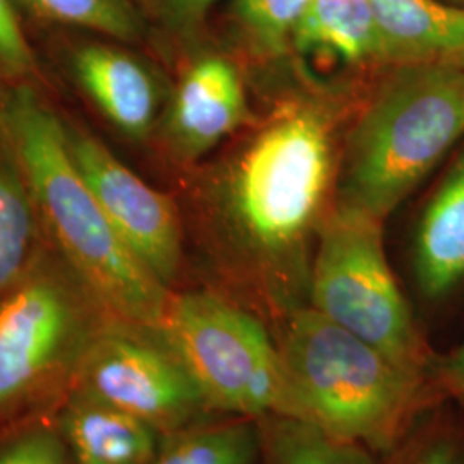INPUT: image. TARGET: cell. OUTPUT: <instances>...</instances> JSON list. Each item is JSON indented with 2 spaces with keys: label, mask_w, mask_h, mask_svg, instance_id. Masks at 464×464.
<instances>
[{
  "label": "cell",
  "mask_w": 464,
  "mask_h": 464,
  "mask_svg": "<svg viewBox=\"0 0 464 464\" xmlns=\"http://www.w3.org/2000/svg\"><path fill=\"white\" fill-rule=\"evenodd\" d=\"M334 169L331 121L315 105L284 107L220 170L217 218L266 289L287 293L303 276L324 220Z\"/></svg>",
  "instance_id": "cell-1"
},
{
  "label": "cell",
  "mask_w": 464,
  "mask_h": 464,
  "mask_svg": "<svg viewBox=\"0 0 464 464\" xmlns=\"http://www.w3.org/2000/svg\"><path fill=\"white\" fill-rule=\"evenodd\" d=\"M0 130L24 170L53 249L114 318L160 329L172 291L103 214L71 157L64 119L24 82L5 90Z\"/></svg>",
  "instance_id": "cell-2"
},
{
  "label": "cell",
  "mask_w": 464,
  "mask_h": 464,
  "mask_svg": "<svg viewBox=\"0 0 464 464\" xmlns=\"http://www.w3.org/2000/svg\"><path fill=\"white\" fill-rule=\"evenodd\" d=\"M277 348L293 418L375 456L396 452L429 398V375L399 365L310 304L287 314Z\"/></svg>",
  "instance_id": "cell-3"
},
{
  "label": "cell",
  "mask_w": 464,
  "mask_h": 464,
  "mask_svg": "<svg viewBox=\"0 0 464 464\" xmlns=\"http://www.w3.org/2000/svg\"><path fill=\"white\" fill-rule=\"evenodd\" d=\"M464 136V67L402 64L349 136L341 205L385 220Z\"/></svg>",
  "instance_id": "cell-4"
},
{
  "label": "cell",
  "mask_w": 464,
  "mask_h": 464,
  "mask_svg": "<svg viewBox=\"0 0 464 464\" xmlns=\"http://www.w3.org/2000/svg\"><path fill=\"white\" fill-rule=\"evenodd\" d=\"M160 331L210 411L293 418L277 341L258 318L208 291L172 293Z\"/></svg>",
  "instance_id": "cell-5"
},
{
  "label": "cell",
  "mask_w": 464,
  "mask_h": 464,
  "mask_svg": "<svg viewBox=\"0 0 464 464\" xmlns=\"http://www.w3.org/2000/svg\"><path fill=\"white\" fill-rule=\"evenodd\" d=\"M382 224L341 203L324 217L310 266V306L399 365L429 375L430 353L387 262Z\"/></svg>",
  "instance_id": "cell-6"
},
{
  "label": "cell",
  "mask_w": 464,
  "mask_h": 464,
  "mask_svg": "<svg viewBox=\"0 0 464 464\" xmlns=\"http://www.w3.org/2000/svg\"><path fill=\"white\" fill-rule=\"evenodd\" d=\"M111 315L53 249L0 299V415L74 373Z\"/></svg>",
  "instance_id": "cell-7"
},
{
  "label": "cell",
  "mask_w": 464,
  "mask_h": 464,
  "mask_svg": "<svg viewBox=\"0 0 464 464\" xmlns=\"http://www.w3.org/2000/svg\"><path fill=\"white\" fill-rule=\"evenodd\" d=\"M74 391L147 423L162 437L208 410L160 329L111 318L74 373Z\"/></svg>",
  "instance_id": "cell-8"
},
{
  "label": "cell",
  "mask_w": 464,
  "mask_h": 464,
  "mask_svg": "<svg viewBox=\"0 0 464 464\" xmlns=\"http://www.w3.org/2000/svg\"><path fill=\"white\" fill-rule=\"evenodd\" d=\"M67 147L117 234L170 287L183 260V229L176 205L124 166L105 143L64 121Z\"/></svg>",
  "instance_id": "cell-9"
},
{
  "label": "cell",
  "mask_w": 464,
  "mask_h": 464,
  "mask_svg": "<svg viewBox=\"0 0 464 464\" xmlns=\"http://www.w3.org/2000/svg\"><path fill=\"white\" fill-rule=\"evenodd\" d=\"M245 84L229 59L207 53L184 71L169 100L164 136L183 160H198L248 122Z\"/></svg>",
  "instance_id": "cell-10"
},
{
  "label": "cell",
  "mask_w": 464,
  "mask_h": 464,
  "mask_svg": "<svg viewBox=\"0 0 464 464\" xmlns=\"http://www.w3.org/2000/svg\"><path fill=\"white\" fill-rule=\"evenodd\" d=\"M69 69L84 95L121 133L133 140L151 133L162 86L136 55L100 40L82 42L69 52Z\"/></svg>",
  "instance_id": "cell-11"
},
{
  "label": "cell",
  "mask_w": 464,
  "mask_h": 464,
  "mask_svg": "<svg viewBox=\"0 0 464 464\" xmlns=\"http://www.w3.org/2000/svg\"><path fill=\"white\" fill-rule=\"evenodd\" d=\"M387 64L464 67V7L437 0H370Z\"/></svg>",
  "instance_id": "cell-12"
},
{
  "label": "cell",
  "mask_w": 464,
  "mask_h": 464,
  "mask_svg": "<svg viewBox=\"0 0 464 464\" xmlns=\"http://www.w3.org/2000/svg\"><path fill=\"white\" fill-rule=\"evenodd\" d=\"M74 464H147L162 435L133 416L72 391L59 420Z\"/></svg>",
  "instance_id": "cell-13"
},
{
  "label": "cell",
  "mask_w": 464,
  "mask_h": 464,
  "mask_svg": "<svg viewBox=\"0 0 464 464\" xmlns=\"http://www.w3.org/2000/svg\"><path fill=\"white\" fill-rule=\"evenodd\" d=\"M415 276L427 298L464 281V151L449 169L416 232Z\"/></svg>",
  "instance_id": "cell-14"
},
{
  "label": "cell",
  "mask_w": 464,
  "mask_h": 464,
  "mask_svg": "<svg viewBox=\"0 0 464 464\" xmlns=\"http://www.w3.org/2000/svg\"><path fill=\"white\" fill-rule=\"evenodd\" d=\"M291 47L303 57L346 66L385 63L381 28L370 0H312Z\"/></svg>",
  "instance_id": "cell-15"
},
{
  "label": "cell",
  "mask_w": 464,
  "mask_h": 464,
  "mask_svg": "<svg viewBox=\"0 0 464 464\" xmlns=\"http://www.w3.org/2000/svg\"><path fill=\"white\" fill-rule=\"evenodd\" d=\"M44 226L24 170L0 130V299L45 248Z\"/></svg>",
  "instance_id": "cell-16"
},
{
  "label": "cell",
  "mask_w": 464,
  "mask_h": 464,
  "mask_svg": "<svg viewBox=\"0 0 464 464\" xmlns=\"http://www.w3.org/2000/svg\"><path fill=\"white\" fill-rule=\"evenodd\" d=\"M147 464H264L260 421L229 416L164 435Z\"/></svg>",
  "instance_id": "cell-17"
},
{
  "label": "cell",
  "mask_w": 464,
  "mask_h": 464,
  "mask_svg": "<svg viewBox=\"0 0 464 464\" xmlns=\"http://www.w3.org/2000/svg\"><path fill=\"white\" fill-rule=\"evenodd\" d=\"M16 11L38 21L82 28L117 44H136L145 36V19L133 0H13Z\"/></svg>",
  "instance_id": "cell-18"
},
{
  "label": "cell",
  "mask_w": 464,
  "mask_h": 464,
  "mask_svg": "<svg viewBox=\"0 0 464 464\" xmlns=\"http://www.w3.org/2000/svg\"><path fill=\"white\" fill-rule=\"evenodd\" d=\"M260 425L264 464H377L372 450L332 439L295 418H268Z\"/></svg>",
  "instance_id": "cell-19"
},
{
  "label": "cell",
  "mask_w": 464,
  "mask_h": 464,
  "mask_svg": "<svg viewBox=\"0 0 464 464\" xmlns=\"http://www.w3.org/2000/svg\"><path fill=\"white\" fill-rule=\"evenodd\" d=\"M312 0H234V16L251 47L279 57L291 47L299 19Z\"/></svg>",
  "instance_id": "cell-20"
},
{
  "label": "cell",
  "mask_w": 464,
  "mask_h": 464,
  "mask_svg": "<svg viewBox=\"0 0 464 464\" xmlns=\"http://www.w3.org/2000/svg\"><path fill=\"white\" fill-rule=\"evenodd\" d=\"M36 74V59L13 0H0V78L24 83Z\"/></svg>",
  "instance_id": "cell-21"
},
{
  "label": "cell",
  "mask_w": 464,
  "mask_h": 464,
  "mask_svg": "<svg viewBox=\"0 0 464 464\" xmlns=\"http://www.w3.org/2000/svg\"><path fill=\"white\" fill-rule=\"evenodd\" d=\"M0 464H74L61 430L36 427L0 449Z\"/></svg>",
  "instance_id": "cell-22"
},
{
  "label": "cell",
  "mask_w": 464,
  "mask_h": 464,
  "mask_svg": "<svg viewBox=\"0 0 464 464\" xmlns=\"http://www.w3.org/2000/svg\"><path fill=\"white\" fill-rule=\"evenodd\" d=\"M394 464H464L458 444L442 435L421 437L396 449Z\"/></svg>",
  "instance_id": "cell-23"
},
{
  "label": "cell",
  "mask_w": 464,
  "mask_h": 464,
  "mask_svg": "<svg viewBox=\"0 0 464 464\" xmlns=\"http://www.w3.org/2000/svg\"><path fill=\"white\" fill-rule=\"evenodd\" d=\"M217 0H162L157 14L176 36H189L203 24Z\"/></svg>",
  "instance_id": "cell-24"
},
{
  "label": "cell",
  "mask_w": 464,
  "mask_h": 464,
  "mask_svg": "<svg viewBox=\"0 0 464 464\" xmlns=\"http://www.w3.org/2000/svg\"><path fill=\"white\" fill-rule=\"evenodd\" d=\"M435 370L449 391L456 398L461 399L464 404V346L458 349L454 354H450L448 360Z\"/></svg>",
  "instance_id": "cell-25"
},
{
  "label": "cell",
  "mask_w": 464,
  "mask_h": 464,
  "mask_svg": "<svg viewBox=\"0 0 464 464\" xmlns=\"http://www.w3.org/2000/svg\"><path fill=\"white\" fill-rule=\"evenodd\" d=\"M133 2L136 5L143 7V9H150V11L157 13V11H159V5H160V2H162V0H133Z\"/></svg>",
  "instance_id": "cell-26"
},
{
  "label": "cell",
  "mask_w": 464,
  "mask_h": 464,
  "mask_svg": "<svg viewBox=\"0 0 464 464\" xmlns=\"http://www.w3.org/2000/svg\"><path fill=\"white\" fill-rule=\"evenodd\" d=\"M4 93H5V90L0 88V105H2V100H4Z\"/></svg>",
  "instance_id": "cell-27"
}]
</instances>
